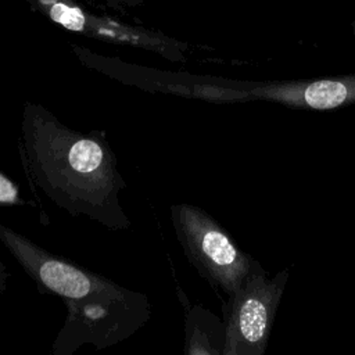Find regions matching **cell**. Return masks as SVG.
Wrapping results in <instances>:
<instances>
[{
	"label": "cell",
	"mask_w": 355,
	"mask_h": 355,
	"mask_svg": "<svg viewBox=\"0 0 355 355\" xmlns=\"http://www.w3.org/2000/svg\"><path fill=\"white\" fill-rule=\"evenodd\" d=\"M184 305V354L187 355H222L226 327L211 311L201 305L190 306L184 293L178 290Z\"/></svg>",
	"instance_id": "cell-7"
},
{
	"label": "cell",
	"mask_w": 355,
	"mask_h": 355,
	"mask_svg": "<svg viewBox=\"0 0 355 355\" xmlns=\"http://www.w3.org/2000/svg\"><path fill=\"white\" fill-rule=\"evenodd\" d=\"M176 239L191 266L215 290L232 297L258 263L202 208L173 204L169 208Z\"/></svg>",
	"instance_id": "cell-3"
},
{
	"label": "cell",
	"mask_w": 355,
	"mask_h": 355,
	"mask_svg": "<svg viewBox=\"0 0 355 355\" xmlns=\"http://www.w3.org/2000/svg\"><path fill=\"white\" fill-rule=\"evenodd\" d=\"M105 6L119 10V11H126L129 8H136L140 7L144 0H101Z\"/></svg>",
	"instance_id": "cell-9"
},
{
	"label": "cell",
	"mask_w": 355,
	"mask_h": 355,
	"mask_svg": "<svg viewBox=\"0 0 355 355\" xmlns=\"http://www.w3.org/2000/svg\"><path fill=\"white\" fill-rule=\"evenodd\" d=\"M10 272L6 268V265L0 259V293H4L7 290V283H8Z\"/></svg>",
	"instance_id": "cell-10"
},
{
	"label": "cell",
	"mask_w": 355,
	"mask_h": 355,
	"mask_svg": "<svg viewBox=\"0 0 355 355\" xmlns=\"http://www.w3.org/2000/svg\"><path fill=\"white\" fill-rule=\"evenodd\" d=\"M0 241L40 293L65 304L67 318L53 343V355H71L83 345L112 347L150 320L151 302L146 294L55 255L3 223Z\"/></svg>",
	"instance_id": "cell-2"
},
{
	"label": "cell",
	"mask_w": 355,
	"mask_h": 355,
	"mask_svg": "<svg viewBox=\"0 0 355 355\" xmlns=\"http://www.w3.org/2000/svg\"><path fill=\"white\" fill-rule=\"evenodd\" d=\"M263 100L294 108L329 111L355 104V73L316 79H223L222 104Z\"/></svg>",
	"instance_id": "cell-6"
},
{
	"label": "cell",
	"mask_w": 355,
	"mask_h": 355,
	"mask_svg": "<svg viewBox=\"0 0 355 355\" xmlns=\"http://www.w3.org/2000/svg\"><path fill=\"white\" fill-rule=\"evenodd\" d=\"M290 279L288 269L269 276L258 262L225 305L222 355H263L275 316Z\"/></svg>",
	"instance_id": "cell-4"
},
{
	"label": "cell",
	"mask_w": 355,
	"mask_h": 355,
	"mask_svg": "<svg viewBox=\"0 0 355 355\" xmlns=\"http://www.w3.org/2000/svg\"><path fill=\"white\" fill-rule=\"evenodd\" d=\"M33 11L61 28L90 39L155 53L173 62L186 61L187 44L159 31L100 15L75 0H24Z\"/></svg>",
	"instance_id": "cell-5"
},
{
	"label": "cell",
	"mask_w": 355,
	"mask_h": 355,
	"mask_svg": "<svg viewBox=\"0 0 355 355\" xmlns=\"http://www.w3.org/2000/svg\"><path fill=\"white\" fill-rule=\"evenodd\" d=\"M33 202H28L21 197L19 186L12 182L8 176L0 172V205L1 207H18V205H26Z\"/></svg>",
	"instance_id": "cell-8"
},
{
	"label": "cell",
	"mask_w": 355,
	"mask_h": 355,
	"mask_svg": "<svg viewBox=\"0 0 355 355\" xmlns=\"http://www.w3.org/2000/svg\"><path fill=\"white\" fill-rule=\"evenodd\" d=\"M17 150L32 189L58 208L110 230L130 227L119 202L126 182L104 132L71 129L43 105L25 101Z\"/></svg>",
	"instance_id": "cell-1"
}]
</instances>
